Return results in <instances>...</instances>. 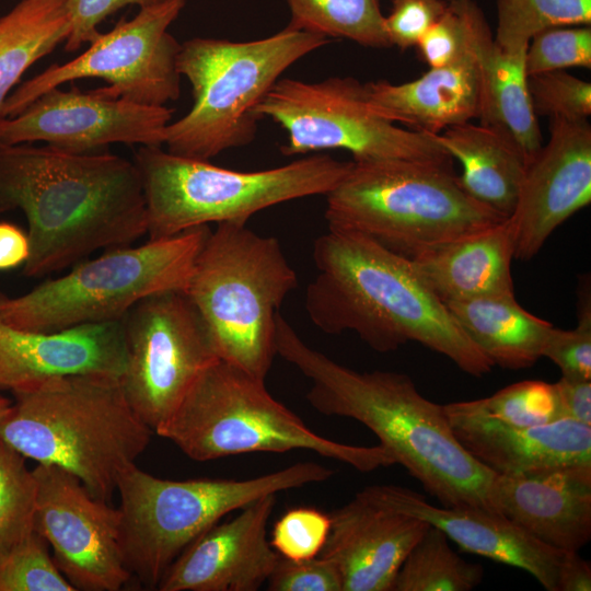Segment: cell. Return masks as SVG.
Masks as SVG:
<instances>
[{
  "mask_svg": "<svg viewBox=\"0 0 591 591\" xmlns=\"http://www.w3.org/2000/svg\"><path fill=\"white\" fill-rule=\"evenodd\" d=\"M21 210L30 254L23 276L40 278L93 252L147 234V208L134 161L31 143L0 146V212Z\"/></svg>",
  "mask_w": 591,
  "mask_h": 591,
  "instance_id": "obj_1",
  "label": "cell"
},
{
  "mask_svg": "<svg viewBox=\"0 0 591 591\" xmlns=\"http://www.w3.org/2000/svg\"><path fill=\"white\" fill-rule=\"evenodd\" d=\"M276 354L311 382L309 404L322 415L355 419L443 507L493 510L496 474L457 441L444 405L426 398L393 371L359 372L310 347L279 314Z\"/></svg>",
  "mask_w": 591,
  "mask_h": 591,
  "instance_id": "obj_2",
  "label": "cell"
},
{
  "mask_svg": "<svg viewBox=\"0 0 591 591\" xmlns=\"http://www.w3.org/2000/svg\"><path fill=\"white\" fill-rule=\"evenodd\" d=\"M313 259L304 306L321 332H354L379 352L416 341L477 378L494 367L410 258L364 234L328 229L315 240Z\"/></svg>",
  "mask_w": 591,
  "mask_h": 591,
  "instance_id": "obj_3",
  "label": "cell"
},
{
  "mask_svg": "<svg viewBox=\"0 0 591 591\" xmlns=\"http://www.w3.org/2000/svg\"><path fill=\"white\" fill-rule=\"evenodd\" d=\"M12 394L0 441L26 460L68 471L106 501L153 433L128 404L119 378L73 374Z\"/></svg>",
  "mask_w": 591,
  "mask_h": 591,
  "instance_id": "obj_4",
  "label": "cell"
},
{
  "mask_svg": "<svg viewBox=\"0 0 591 591\" xmlns=\"http://www.w3.org/2000/svg\"><path fill=\"white\" fill-rule=\"evenodd\" d=\"M325 196L328 229L364 234L408 258L507 219L470 197L451 164L430 161H351Z\"/></svg>",
  "mask_w": 591,
  "mask_h": 591,
  "instance_id": "obj_5",
  "label": "cell"
},
{
  "mask_svg": "<svg viewBox=\"0 0 591 591\" xmlns=\"http://www.w3.org/2000/svg\"><path fill=\"white\" fill-rule=\"evenodd\" d=\"M155 433L198 462L306 450L362 473L395 464L380 444L351 445L314 432L271 396L265 380L221 360L199 375Z\"/></svg>",
  "mask_w": 591,
  "mask_h": 591,
  "instance_id": "obj_6",
  "label": "cell"
},
{
  "mask_svg": "<svg viewBox=\"0 0 591 591\" xmlns=\"http://www.w3.org/2000/svg\"><path fill=\"white\" fill-rule=\"evenodd\" d=\"M328 38L288 25L266 38L231 42L195 37L181 44L177 70L192 85L189 112L165 128L167 151L207 160L251 143L254 109L279 77Z\"/></svg>",
  "mask_w": 591,
  "mask_h": 591,
  "instance_id": "obj_7",
  "label": "cell"
},
{
  "mask_svg": "<svg viewBox=\"0 0 591 591\" xmlns=\"http://www.w3.org/2000/svg\"><path fill=\"white\" fill-rule=\"evenodd\" d=\"M298 287L279 241L246 223L210 231L185 289L213 340L218 357L265 380L276 354L279 308Z\"/></svg>",
  "mask_w": 591,
  "mask_h": 591,
  "instance_id": "obj_8",
  "label": "cell"
},
{
  "mask_svg": "<svg viewBox=\"0 0 591 591\" xmlns=\"http://www.w3.org/2000/svg\"><path fill=\"white\" fill-rule=\"evenodd\" d=\"M317 462L293 463L246 479H165L136 463L119 476L120 547L131 577L157 588L175 558L227 514L255 500L329 479Z\"/></svg>",
  "mask_w": 591,
  "mask_h": 591,
  "instance_id": "obj_9",
  "label": "cell"
},
{
  "mask_svg": "<svg viewBox=\"0 0 591 591\" xmlns=\"http://www.w3.org/2000/svg\"><path fill=\"white\" fill-rule=\"evenodd\" d=\"M142 183L149 240L210 223H243L275 205L326 195L351 162L314 154L282 166L241 172L207 160L141 146L134 155Z\"/></svg>",
  "mask_w": 591,
  "mask_h": 591,
  "instance_id": "obj_10",
  "label": "cell"
},
{
  "mask_svg": "<svg viewBox=\"0 0 591 591\" xmlns=\"http://www.w3.org/2000/svg\"><path fill=\"white\" fill-rule=\"evenodd\" d=\"M210 231L209 225H199L139 246L105 250L28 292L13 297L0 293V318L34 332L123 320L148 296L185 291Z\"/></svg>",
  "mask_w": 591,
  "mask_h": 591,
  "instance_id": "obj_11",
  "label": "cell"
},
{
  "mask_svg": "<svg viewBox=\"0 0 591 591\" xmlns=\"http://www.w3.org/2000/svg\"><path fill=\"white\" fill-rule=\"evenodd\" d=\"M254 113L270 118L287 134L285 155L329 149L349 151L354 161L408 159L451 164L433 135L405 129L369 105L366 86L352 77L318 82L279 79Z\"/></svg>",
  "mask_w": 591,
  "mask_h": 591,
  "instance_id": "obj_12",
  "label": "cell"
},
{
  "mask_svg": "<svg viewBox=\"0 0 591 591\" xmlns=\"http://www.w3.org/2000/svg\"><path fill=\"white\" fill-rule=\"evenodd\" d=\"M185 0L141 7L136 16L99 33L79 56L51 65L21 83L5 101L4 117L20 114L50 89L85 78L103 79V90L134 103L165 106L181 94L177 56L181 44L167 32Z\"/></svg>",
  "mask_w": 591,
  "mask_h": 591,
  "instance_id": "obj_13",
  "label": "cell"
},
{
  "mask_svg": "<svg viewBox=\"0 0 591 591\" xmlns=\"http://www.w3.org/2000/svg\"><path fill=\"white\" fill-rule=\"evenodd\" d=\"M126 363L120 385L136 415L155 432L199 375L220 360L198 310L183 290L153 293L123 317Z\"/></svg>",
  "mask_w": 591,
  "mask_h": 591,
  "instance_id": "obj_14",
  "label": "cell"
},
{
  "mask_svg": "<svg viewBox=\"0 0 591 591\" xmlns=\"http://www.w3.org/2000/svg\"><path fill=\"white\" fill-rule=\"evenodd\" d=\"M34 531L76 591H118L131 577L120 547V510L68 471L37 464Z\"/></svg>",
  "mask_w": 591,
  "mask_h": 591,
  "instance_id": "obj_15",
  "label": "cell"
},
{
  "mask_svg": "<svg viewBox=\"0 0 591 591\" xmlns=\"http://www.w3.org/2000/svg\"><path fill=\"white\" fill-rule=\"evenodd\" d=\"M172 109L134 103L103 88H54L0 123V146L43 141L70 153H93L112 143L162 147Z\"/></svg>",
  "mask_w": 591,
  "mask_h": 591,
  "instance_id": "obj_16",
  "label": "cell"
},
{
  "mask_svg": "<svg viewBox=\"0 0 591 591\" xmlns=\"http://www.w3.org/2000/svg\"><path fill=\"white\" fill-rule=\"evenodd\" d=\"M591 201V126L551 118L549 139L528 165L508 218L514 258L529 260L551 234Z\"/></svg>",
  "mask_w": 591,
  "mask_h": 591,
  "instance_id": "obj_17",
  "label": "cell"
},
{
  "mask_svg": "<svg viewBox=\"0 0 591 591\" xmlns=\"http://www.w3.org/2000/svg\"><path fill=\"white\" fill-rule=\"evenodd\" d=\"M329 515L320 556L336 565L343 591H392L399 567L430 526L390 505L376 485L358 491Z\"/></svg>",
  "mask_w": 591,
  "mask_h": 591,
  "instance_id": "obj_18",
  "label": "cell"
},
{
  "mask_svg": "<svg viewBox=\"0 0 591 591\" xmlns=\"http://www.w3.org/2000/svg\"><path fill=\"white\" fill-rule=\"evenodd\" d=\"M276 495L264 496L217 522L169 566L160 591H256L266 583L279 555L267 534Z\"/></svg>",
  "mask_w": 591,
  "mask_h": 591,
  "instance_id": "obj_19",
  "label": "cell"
},
{
  "mask_svg": "<svg viewBox=\"0 0 591 591\" xmlns=\"http://www.w3.org/2000/svg\"><path fill=\"white\" fill-rule=\"evenodd\" d=\"M125 363L123 320L34 332L0 318V391L13 393L73 374L120 379Z\"/></svg>",
  "mask_w": 591,
  "mask_h": 591,
  "instance_id": "obj_20",
  "label": "cell"
},
{
  "mask_svg": "<svg viewBox=\"0 0 591 591\" xmlns=\"http://www.w3.org/2000/svg\"><path fill=\"white\" fill-rule=\"evenodd\" d=\"M490 503L541 543L579 552L591 538V466L496 475Z\"/></svg>",
  "mask_w": 591,
  "mask_h": 591,
  "instance_id": "obj_21",
  "label": "cell"
},
{
  "mask_svg": "<svg viewBox=\"0 0 591 591\" xmlns=\"http://www.w3.org/2000/svg\"><path fill=\"white\" fill-rule=\"evenodd\" d=\"M376 488L394 508L441 530L462 549L525 570L546 590L556 591L564 552L541 543L505 515L474 507L433 506L402 486Z\"/></svg>",
  "mask_w": 591,
  "mask_h": 591,
  "instance_id": "obj_22",
  "label": "cell"
},
{
  "mask_svg": "<svg viewBox=\"0 0 591 591\" xmlns=\"http://www.w3.org/2000/svg\"><path fill=\"white\" fill-rule=\"evenodd\" d=\"M445 409V408H444ZM460 444L496 475L591 466V426L561 418L530 427L445 410Z\"/></svg>",
  "mask_w": 591,
  "mask_h": 591,
  "instance_id": "obj_23",
  "label": "cell"
},
{
  "mask_svg": "<svg viewBox=\"0 0 591 591\" xmlns=\"http://www.w3.org/2000/svg\"><path fill=\"white\" fill-rule=\"evenodd\" d=\"M364 86L369 105L378 115L417 131L437 135L478 118L480 113V74L468 37L459 58L430 68L416 80L401 84L375 81Z\"/></svg>",
  "mask_w": 591,
  "mask_h": 591,
  "instance_id": "obj_24",
  "label": "cell"
},
{
  "mask_svg": "<svg viewBox=\"0 0 591 591\" xmlns=\"http://www.w3.org/2000/svg\"><path fill=\"white\" fill-rule=\"evenodd\" d=\"M513 232L509 219L427 247L410 259L443 302L513 293Z\"/></svg>",
  "mask_w": 591,
  "mask_h": 591,
  "instance_id": "obj_25",
  "label": "cell"
},
{
  "mask_svg": "<svg viewBox=\"0 0 591 591\" xmlns=\"http://www.w3.org/2000/svg\"><path fill=\"white\" fill-rule=\"evenodd\" d=\"M464 14L480 74V124L507 129L531 162L542 148V137L529 95L526 49L510 51L499 46L474 0H464Z\"/></svg>",
  "mask_w": 591,
  "mask_h": 591,
  "instance_id": "obj_26",
  "label": "cell"
},
{
  "mask_svg": "<svg viewBox=\"0 0 591 591\" xmlns=\"http://www.w3.org/2000/svg\"><path fill=\"white\" fill-rule=\"evenodd\" d=\"M433 137L461 163L457 181L464 192L509 218L530 163L514 137L502 127L471 121L449 127Z\"/></svg>",
  "mask_w": 591,
  "mask_h": 591,
  "instance_id": "obj_27",
  "label": "cell"
},
{
  "mask_svg": "<svg viewBox=\"0 0 591 591\" xmlns=\"http://www.w3.org/2000/svg\"><path fill=\"white\" fill-rule=\"evenodd\" d=\"M466 336L493 366L519 370L541 357L553 325L526 310L513 293L489 294L445 303Z\"/></svg>",
  "mask_w": 591,
  "mask_h": 591,
  "instance_id": "obj_28",
  "label": "cell"
},
{
  "mask_svg": "<svg viewBox=\"0 0 591 591\" xmlns=\"http://www.w3.org/2000/svg\"><path fill=\"white\" fill-rule=\"evenodd\" d=\"M68 0H21L0 18V123L22 74L69 34Z\"/></svg>",
  "mask_w": 591,
  "mask_h": 591,
  "instance_id": "obj_29",
  "label": "cell"
},
{
  "mask_svg": "<svg viewBox=\"0 0 591 591\" xmlns=\"http://www.w3.org/2000/svg\"><path fill=\"white\" fill-rule=\"evenodd\" d=\"M483 576L480 565L460 557L447 535L430 525L399 567L392 591H470Z\"/></svg>",
  "mask_w": 591,
  "mask_h": 591,
  "instance_id": "obj_30",
  "label": "cell"
},
{
  "mask_svg": "<svg viewBox=\"0 0 591 591\" xmlns=\"http://www.w3.org/2000/svg\"><path fill=\"white\" fill-rule=\"evenodd\" d=\"M292 27L371 48L390 47L381 0H287Z\"/></svg>",
  "mask_w": 591,
  "mask_h": 591,
  "instance_id": "obj_31",
  "label": "cell"
},
{
  "mask_svg": "<svg viewBox=\"0 0 591 591\" xmlns=\"http://www.w3.org/2000/svg\"><path fill=\"white\" fill-rule=\"evenodd\" d=\"M590 23L591 0H497L494 39L507 50H525L543 31Z\"/></svg>",
  "mask_w": 591,
  "mask_h": 591,
  "instance_id": "obj_32",
  "label": "cell"
},
{
  "mask_svg": "<svg viewBox=\"0 0 591 591\" xmlns=\"http://www.w3.org/2000/svg\"><path fill=\"white\" fill-rule=\"evenodd\" d=\"M444 408L515 427L538 426L561 419L554 384L537 380L511 384L488 397L449 403Z\"/></svg>",
  "mask_w": 591,
  "mask_h": 591,
  "instance_id": "obj_33",
  "label": "cell"
},
{
  "mask_svg": "<svg viewBox=\"0 0 591 591\" xmlns=\"http://www.w3.org/2000/svg\"><path fill=\"white\" fill-rule=\"evenodd\" d=\"M35 498L26 457L0 441V557L34 531Z\"/></svg>",
  "mask_w": 591,
  "mask_h": 591,
  "instance_id": "obj_34",
  "label": "cell"
},
{
  "mask_svg": "<svg viewBox=\"0 0 591 591\" xmlns=\"http://www.w3.org/2000/svg\"><path fill=\"white\" fill-rule=\"evenodd\" d=\"M0 591H76L35 531L0 557Z\"/></svg>",
  "mask_w": 591,
  "mask_h": 591,
  "instance_id": "obj_35",
  "label": "cell"
},
{
  "mask_svg": "<svg viewBox=\"0 0 591 591\" xmlns=\"http://www.w3.org/2000/svg\"><path fill=\"white\" fill-rule=\"evenodd\" d=\"M572 67H591L590 25L549 28L530 40L524 56L528 77Z\"/></svg>",
  "mask_w": 591,
  "mask_h": 591,
  "instance_id": "obj_36",
  "label": "cell"
},
{
  "mask_svg": "<svg viewBox=\"0 0 591 591\" xmlns=\"http://www.w3.org/2000/svg\"><path fill=\"white\" fill-rule=\"evenodd\" d=\"M577 318L573 329L552 327L545 340L542 357L548 358L572 380H591V293L590 279L579 283Z\"/></svg>",
  "mask_w": 591,
  "mask_h": 591,
  "instance_id": "obj_37",
  "label": "cell"
},
{
  "mask_svg": "<svg viewBox=\"0 0 591 591\" xmlns=\"http://www.w3.org/2000/svg\"><path fill=\"white\" fill-rule=\"evenodd\" d=\"M531 106L535 115L584 120L591 114V84L565 70L528 77Z\"/></svg>",
  "mask_w": 591,
  "mask_h": 591,
  "instance_id": "obj_38",
  "label": "cell"
},
{
  "mask_svg": "<svg viewBox=\"0 0 591 591\" xmlns=\"http://www.w3.org/2000/svg\"><path fill=\"white\" fill-rule=\"evenodd\" d=\"M329 530V514L313 507H294L274 523L269 543L280 557L310 559L321 554Z\"/></svg>",
  "mask_w": 591,
  "mask_h": 591,
  "instance_id": "obj_39",
  "label": "cell"
},
{
  "mask_svg": "<svg viewBox=\"0 0 591 591\" xmlns=\"http://www.w3.org/2000/svg\"><path fill=\"white\" fill-rule=\"evenodd\" d=\"M416 46L430 68L443 67L467 46L463 0H451L441 16L419 37Z\"/></svg>",
  "mask_w": 591,
  "mask_h": 591,
  "instance_id": "obj_40",
  "label": "cell"
},
{
  "mask_svg": "<svg viewBox=\"0 0 591 591\" xmlns=\"http://www.w3.org/2000/svg\"><path fill=\"white\" fill-rule=\"evenodd\" d=\"M266 583L270 591H343L336 565L320 555L301 560L279 557Z\"/></svg>",
  "mask_w": 591,
  "mask_h": 591,
  "instance_id": "obj_41",
  "label": "cell"
},
{
  "mask_svg": "<svg viewBox=\"0 0 591 591\" xmlns=\"http://www.w3.org/2000/svg\"><path fill=\"white\" fill-rule=\"evenodd\" d=\"M451 0H393L384 16L385 32L391 46L402 50L416 46L422 33L436 22Z\"/></svg>",
  "mask_w": 591,
  "mask_h": 591,
  "instance_id": "obj_42",
  "label": "cell"
},
{
  "mask_svg": "<svg viewBox=\"0 0 591 591\" xmlns=\"http://www.w3.org/2000/svg\"><path fill=\"white\" fill-rule=\"evenodd\" d=\"M162 0H68L69 34L65 40L66 51H76L83 44L91 43L96 35L97 25L108 15L127 5L139 8Z\"/></svg>",
  "mask_w": 591,
  "mask_h": 591,
  "instance_id": "obj_43",
  "label": "cell"
},
{
  "mask_svg": "<svg viewBox=\"0 0 591 591\" xmlns=\"http://www.w3.org/2000/svg\"><path fill=\"white\" fill-rule=\"evenodd\" d=\"M553 384L560 418L591 426V380L561 376Z\"/></svg>",
  "mask_w": 591,
  "mask_h": 591,
  "instance_id": "obj_44",
  "label": "cell"
},
{
  "mask_svg": "<svg viewBox=\"0 0 591 591\" xmlns=\"http://www.w3.org/2000/svg\"><path fill=\"white\" fill-rule=\"evenodd\" d=\"M28 254L27 233L14 223L0 221V271L23 267Z\"/></svg>",
  "mask_w": 591,
  "mask_h": 591,
  "instance_id": "obj_45",
  "label": "cell"
},
{
  "mask_svg": "<svg viewBox=\"0 0 591 591\" xmlns=\"http://www.w3.org/2000/svg\"><path fill=\"white\" fill-rule=\"evenodd\" d=\"M591 564L578 552H564L556 580V591H590Z\"/></svg>",
  "mask_w": 591,
  "mask_h": 591,
  "instance_id": "obj_46",
  "label": "cell"
},
{
  "mask_svg": "<svg viewBox=\"0 0 591 591\" xmlns=\"http://www.w3.org/2000/svg\"><path fill=\"white\" fill-rule=\"evenodd\" d=\"M13 401L0 395V422L7 417L12 408Z\"/></svg>",
  "mask_w": 591,
  "mask_h": 591,
  "instance_id": "obj_47",
  "label": "cell"
}]
</instances>
